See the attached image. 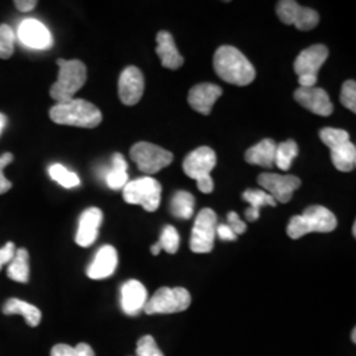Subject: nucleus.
Returning <instances> with one entry per match:
<instances>
[{
    "label": "nucleus",
    "mask_w": 356,
    "mask_h": 356,
    "mask_svg": "<svg viewBox=\"0 0 356 356\" xmlns=\"http://www.w3.org/2000/svg\"><path fill=\"white\" fill-rule=\"evenodd\" d=\"M331 160L334 166L341 172H351L356 166V148L351 141L331 148Z\"/></svg>",
    "instance_id": "nucleus-24"
},
{
    "label": "nucleus",
    "mask_w": 356,
    "mask_h": 356,
    "mask_svg": "<svg viewBox=\"0 0 356 356\" xmlns=\"http://www.w3.org/2000/svg\"><path fill=\"white\" fill-rule=\"evenodd\" d=\"M118 267V252L113 245H103L95 254L86 273L91 280H103L110 277Z\"/></svg>",
    "instance_id": "nucleus-19"
},
{
    "label": "nucleus",
    "mask_w": 356,
    "mask_h": 356,
    "mask_svg": "<svg viewBox=\"0 0 356 356\" xmlns=\"http://www.w3.org/2000/svg\"><path fill=\"white\" fill-rule=\"evenodd\" d=\"M6 123H7V118L3 114H0V134H1L3 128L6 126Z\"/></svg>",
    "instance_id": "nucleus-43"
},
{
    "label": "nucleus",
    "mask_w": 356,
    "mask_h": 356,
    "mask_svg": "<svg viewBox=\"0 0 356 356\" xmlns=\"http://www.w3.org/2000/svg\"><path fill=\"white\" fill-rule=\"evenodd\" d=\"M15 6L22 13H31L38 6L36 0H16Z\"/></svg>",
    "instance_id": "nucleus-41"
},
{
    "label": "nucleus",
    "mask_w": 356,
    "mask_h": 356,
    "mask_svg": "<svg viewBox=\"0 0 356 356\" xmlns=\"http://www.w3.org/2000/svg\"><path fill=\"white\" fill-rule=\"evenodd\" d=\"M51 120L61 126L95 128L102 122V114L97 106L85 99H72L56 103L49 111Z\"/></svg>",
    "instance_id": "nucleus-2"
},
{
    "label": "nucleus",
    "mask_w": 356,
    "mask_h": 356,
    "mask_svg": "<svg viewBox=\"0 0 356 356\" xmlns=\"http://www.w3.org/2000/svg\"><path fill=\"white\" fill-rule=\"evenodd\" d=\"M136 356H164V354L159 348L152 335H144L138 342Z\"/></svg>",
    "instance_id": "nucleus-34"
},
{
    "label": "nucleus",
    "mask_w": 356,
    "mask_h": 356,
    "mask_svg": "<svg viewBox=\"0 0 356 356\" xmlns=\"http://www.w3.org/2000/svg\"><path fill=\"white\" fill-rule=\"evenodd\" d=\"M102 219V211L98 207H90L82 213L76 235V243L78 245L90 247L97 241Z\"/></svg>",
    "instance_id": "nucleus-17"
},
{
    "label": "nucleus",
    "mask_w": 356,
    "mask_h": 356,
    "mask_svg": "<svg viewBox=\"0 0 356 356\" xmlns=\"http://www.w3.org/2000/svg\"><path fill=\"white\" fill-rule=\"evenodd\" d=\"M194 204L195 200L189 191H176L170 201V211L177 218L191 219L194 213Z\"/></svg>",
    "instance_id": "nucleus-27"
},
{
    "label": "nucleus",
    "mask_w": 356,
    "mask_h": 356,
    "mask_svg": "<svg viewBox=\"0 0 356 356\" xmlns=\"http://www.w3.org/2000/svg\"><path fill=\"white\" fill-rule=\"evenodd\" d=\"M7 276L16 282L26 284L29 280V254L26 248H19L7 268Z\"/></svg>",
    "instance_id": "nucleus-26"
},
{
    "label": "nucleus",
    "mask_w": 356,
    "mask_h": 356,
    "mask_svg": "<svg viewBox=\"0 0 356 356\" xmlns=\"http://www.w3.org/2000/svg\"><path fill=\"white\" fill-rule=\"evenodd\" d=\"M127 161L120 153H115L113 156V166L106 175L107 186L113 191L123 189L128 182Z\"/></svg>",
    "instance_id": "nucleus-25"
},
{
    "label": "nucleus",
    "mask_w": 356,
    "mask_h": 356,
    "mask_svg": "<svg viewBox=\"0 0 356 356\" xmlns=\"http://www.w3.org/2000/svg\"><path fill=\"white\" fill-rule=\"evenodd\" d=\"M298 156V145L294 140H286L281 143L276 148L275 164L281 170H289L292 166L293 160Z\"/></svg>",
    "instance_id": "nucleus-28"
},
{
    "label": "nucleus",
    "mask_w": 356,
    "mask_h": 356,
    "mask_svg": "<svg viewBox=\"0 0 356 356\" xmlns=\"http://www.w3.org/2000/svg\"><path fill=\"white\" fill-rule=\"evenodd\" d=\"M243 200L247 201L248 204H251L247 210H245V218L250 222H254L259 219L260 216V209L264 206H270L275 207L276 206V201L268 194L267 191H245L243 193Z\"/></svg>",
    "instance_id": "nucleus-23"
},
{
    "label": "nucleus",
    "mask_w": 356,
    "mask_h": 356,
    "mask_svg": "<svg viewBox=\"0 0 356 356\" xmlns=\"http://www.w3.org/2000/svg\"><path fill=\"white\" fill-rule=\"evenodd\" d=\"M227 220H229L227 226H229V229H232V231L235 232V235H236V236L245 232L247 226H245V223H244L243 220H241V218H239V216H238L236 213H234V211L229 213V216H227Z\"/></svg>",
    "instance_id": "nucleus-37"
},
{
    "label": "nucleus",
    "mask_w": 356,
    "mask_h": 356,
    "mask_svg": "<svg viewBox=\"0 0 356 356\" xmlns=\"http://www.w3.org/2000/svg\"><path fill=\"white\" fill-rule=\"evenodd\" d=\"M161 245H160V243L157 242L156 244H153L152 247H151V252H152V254H154V256H157V254H160L161 252Z\"/></svg>",
    "instance_id": "nucleus-42"
},
{
    "label": "nucleus",
    "mask_w": 356,
    "mask_h": 356,
    "mask_svg": "<svg viewBox=\"0 0 356 356\" xmlns=\"http://www.w3.org/2000/svg\"><path fill=\"white\" fill-rule=\"evenodd\" d=\"M129 156L132 161H135L138 168L145 175H154L170 165L173 161L172 152L147 141L136 143L131 148Z\"/></svg>",
    "instance_id": "nucleus-8"
},
{
    "label": "nucleus",
    "mask_w": 356,
    "mask_h": 356,
    "mask_svg": "<svg viewBox=\"0 0 356 356\" xmlns=\"http://www.w3.org/2000/svg\"><path fill=\"white\" fill-rule=\"evenodd\" d=\"M216 152L209 147H200L186 156L182 168L188 177L197 181L200 178L210 176L211 170L216 168Z\"/></svg>",
    "instance_id": "nucleus-14"
},
{
    "label": "nucleus",
    "mask_w": 356,
    "mask_h": 356,
    "mask_svg": "<svg viewBox=\"0 0 356 356\" xmlns=\"http://www.w3.org/2000/svg\"><path fill=\"white\" fill-rule=\"evenodd\" d=\"M216 234L222 241H229V242H234L236 241V235L232 229H229L227 225H220L216 226Z\"/></svg>",
    "instance_id": "nucleus-39"
},
{
    "label": "nucleus",
    "mask_w": 356,
    "mask_h": 356,
    "mask_svg": "<svg viewBox=\"0 0 356 356\" xmlns=\"http://www.w3.org/2000/svg\"><path fill=\"white\" fill-rule=\"evenodd\" d=\"M218 218L211 209H204L195 218L191 231V250L194 254H209L214 248Z\"/></svg>",
    "instance_id": "nucleus-9"
},
{
    "label": "nucleus",
    "mask_w": 356,
    "mask_h": 356,
    "mask_svg": "<svg viewBox=\"0 0 356 356\" xmlns=\"http://www.w3.org/2000/svg\"><path fill=\"white\" fill-rule=\"evenodd\" d=\"M294 99L306 110L319 116H329L332 114V103L329 94L321 88H298L294 92Z\"/></svg>",
    "instance_id": "nucleus-15"
},
{
    "label": "nucleus",
    "mask_w": 356,
    "mask_h": 356,
    "mask_svg": "<svg viewBox=\"0 0 356 356\" xmlns=\"http://www.w3.org/2000/svg\"><path fill=\"white\" fill-rule=\"evenodd\" d=\"M49 176L53 181L58 182L61 186L67 188V189L76 188L79 185V177L76 176V173L70 172L69 169H66L61 164H53L49 168Z\"/></svg>",
    "instance_id": "nucleus-29"
},
{
    "label": "nucleus",
    "mask_w": 356,
    "mask_h": 356,
    "mask_svg": "<svg viewBox=\"0 0 356 356\" xmlns=\"http://www.w3.org/2000/svg\"><path fill=\"white\" fill-rule=\"evenodd\" d=\"M329 57V49L322 45H312L301 51L294 61V72L298 76L300 88H314L319 69Z\"/></svg>",
    "instance_id": "nucleus-5"
},
{
    "label": "nucleus",
    "mask_w": 356,
    "mask_h": 356,
    "mask_svg": "<svg viewBox=\"0 0 356 356\" xmlns=\"http://www.w3.org/2000/svg\"><path fill=\"white\" fill-rule=\"evenodd\" d=\"M341 102L346 108L356 113V83L355 81H346L341 91Z\"/></svg>",
    "instance_id": "nucleus-35"
},
{
    "label": "nucleus",
    "mask_w": 356,
    "mask_h": 356,
    "mask_svg": "<svg viewBox=\"0 0 356 356\" xmlns=\"http://www.w3.org/2000/svg\"><path fill=\"white\" fill-rule=\"evenodd\" d=\"M337 218L323 206H310L301 216H293L286 227V234L292 239H300L310 232H331L337 229Z\"/></svg>",
    "instance_id": "nucleus-4"
},
{
    "label": "nucleus",
    "mask_w": 356,
    "mask_h": 356,
    "mask_svg": "<svg viewBox=\"0 0 356 356\" xmlns=\"http://www.w3.org/2000/svg\"><path fill=\"white\" fill-rule=\"evenodd\" d=\"M159 243H160L161 248L168 254H176L178 247H179V235H178L177 229H175L173 226H165L161 232Z\"/></svg>",
    "instance_id": "nucleus-33"
},
{
    "label": "nucleus",
    "mask_w": 356,
    "mask_h": 356,
    "mask_svg": "<svg viewBox=\"0 0 356 356\" xmlns=\"http://www.w3.org/2000/svg\"><path fill=\"white\" fill-rule=\"evenodd\" d=\"M15 32L7 24L0 26V58L7 60L15 51Z\"/></svg>",
    "instance_id": "nucleus-31"
},
{
    "label": "nucleus",
    "mask_w": 356,
    "mask_h": 356,
    "mask_svg": "<svg viewBox=\"0 0 356 356\" xmlns=\"http://www.w3.org/2000/svg\"><path fill=\"white\" fill-rule=\"evenodd\" d=\"M276 13L284 24L294 26L300 31H310L319 23L317 11L302 7L293 0L279 1L276 6Z\"/></svg>",
    "instance_id": "nucleus-10"
},
{
    "label": "nucleus",
    "mask_w": 356,
    "mask_h": 356,
    "mask_svg": "<svg viewBox=\"0 0 356 356\" xmlns=\"http://www.w3.org/2000/svg\"><path fill=\"white\" fill-rule=\"evenodd\" d=\"M197 186H198L200 191H202L204 194H209V193L214 191V181H213L211 176L200 178V179H197Z\"/></svg>",
    "instance_id": "nucleus-40"
},
{
    "label": "nucleus",
    "mask_w": 356,
    "mask_h": 356,
    "mask_svg": "<svg viewBox=\"0 0 356 356\" xmlns=\"http://www.w3.org/2000/svg\"><path fill=\"white\" fill-rule=\"evenodd\" d=\"M163 188L157 179L143 177L127 182L123 188V198L127 204H140L144 210L153 213L159 209Z\"/></svg>",
    "instance_id": "nucleus-6"
},
{
    "label": "nucleus",
    "mask_w": 356,
    "mask_h": 356,
    "mask_svg": "<svg viewBox=\"0 0 356 356\" xmlns=\"http://www.w3.org/2000/svg\"><path fill=\"white\" fill-rule=\"evenodd\" d=\"M156 41H157L156 51H157V56L160 57V61L164 67L170 69V70H176L184 65V57L177 51L175 38L169 32L160 31L157 33Z\"/></svg>",
    "instance_id": "nucleus-20"
},
{
    "label": "nucleus",
    "mask_w": 356,
    "mask_h": 356,
    "mask_svg": "<svg viewBox=\"0 0 356 356\" xmlns=\"http://www.w3.org/2000/svg\"><path fill=\"white\" fill-rule=\"evenodd\" d=\"M3 313L6 316H22L26 319V325L31 327H36L41 321V312L35 305H31L26 301L19 298H11L3 306Z\"/></svg>",
    "instance_id": "nucleus-22"
},
{
    "label": "nucleus",
    "mask_w": 356,
    "mask_h": 356,
    "mask_svg": "<svg viewBox=\"0 0 356 356\" xmlns=\"http://www.w3.org/2000/svg\"><path fill=\"white\" fill-rule=\"evenodd\" d=\"M17 38L28 49L47 51L53 45L51 31L36 19H26L20 23Z\"/></svg>",
    "instance_id": "nucleus-12"
},
{
    "label": "nucleus",
    "mask_w": 356,
    "mask_h": 356,
    "mask_svg": "<svg viewBox=\"0 0 356 356\" xmlns=\"http://www.w3.org/2000/svg\"><path fill=\"white\" fill-rule=\"evenodd\" d=\"M13 153L6 152L3 156H0V194H4L13 188L11 181H8L4 176V168L13 163Z\"/></svg>",
    "instance_id": "nucleus-36"
},
{
    "label": "nucleus",
    "mask_w": 356,
    "mask_h": 356,
    "mask_svg": "<svg viewBox=\"0 0 356 356\" xmlns=\"http://www.w3.org/2000/svg\"><path fill=\"white\" fill-rule=\"evenodd\" d=\"M51 356H95V353L88 343L76 344V347L60 343L51 348Z\"/></svg>",
    "instance_id": "nucleus-30"
},
{
    "label": "nucleus",
    "mask_w": 356,
    "mask_h": 356,
    "mask_svg": "<svg viewBox=\"0 0 356 356\" xmlns=\"http://www.w3.org/2000/svg\"><path fill=\"white\" fill-rule=\"evenodd\" d=\"M148 301L145 286L140 281L129 280L123 284L120 291V305L127 316H138Z\"/></svg>",
    "instance_id": "nucleus-16"
},
{
    "label": "nucleus",
    "mask_w": 356,
    "mask_h": 356,
    "mask_svg": "<svg viewBox=\"0 0 356 356\" xmlns=\"http://www.w3.org/2000/svg\"><path fill=\"white\" fill-rule=\"evenodd\" d=\"M15 252H16V248H15V244L13 242H8L4 247L0 248V270H1L3 266L10 264L13 261Z\"/></svg>",
    "instance_id": "nucleus-38"
},
{
    "label": "nucleus",
    "mask_w": 356,
    "mask_h": 356,
    "mask_svg": "<svg viewBox=\"0 0 356 356\" xmlns=\"http://www.w3.org/2000/svg\"><path fill=\"white\" fill-rule=\"evenodd\" d=\"M319 138L330 149L350 140L348 134L344 129H339V128H323L319 131Z\"/></svg>",
    "instance_id": "nucleus-32"
},
{
    "label": "nucleus",
    "mask_w": 356,
    "mask_h": 356,
    "mask_svg": "<svg viewBox=\"0 0 356 356\" xmlns=\"http://www.w3.org/2000/svg\"><path fill=\"white\" fill-rule=\"evenodd\" d=\"M356 330L355 329H354V330H353V342H354V343H355L356 342Z\"/></svg>",
    "instance_id": "nucleus-44"
},
{
    "label": "nucleus",
    "mask_w": 356,
    "mask_h": 356,
    "mask_svg": "<svg viewBox=\"0 0 356 356\" xmlns=\"http://www.w3.org/2000/svg\"><path fill=\"white\" fill-rule=\"evenodd\" d=\"M257 182L276 202L280 204H288L292 200L293 193L301 186L300 178L275 173H261L257 178Z\"/></svg>",
    "instance_id": "nucleus-11"
},
{
    "label": "nucleus",
    "mask_w": 356,
    "mask_h": 356,
    "mask_svg": "<svg viewBox=\"0 0 356 356\" xmlns=\"http://www.w3.org/2000/svg\"><path fill=\"white\" fill-rule=\"evenodd\" d=\"M277 144L272 139H264L247 149L244 153V160L251 165L263 166V168H272L275 164Z\"/></svg>",
    "instance_id": "nucleus-21"
},
{
    "label": "nucleus",
    "mask_w": 356,
    "mask_h": 356,
    "mask_svg": "<svg viewBox=\"0 0 356 356\" xmlns=\"http://www.w3.org/2000/svg\"><path fill=\"white\" fill-rule=\"evenodd\" d=\"M118 92L120 101L126 106H134L139 102L144 94V76L136 66H128L126 67L118 85Z\"/></svg>",
    "instance_id": "nucleus-13"
},
{
    "label": "nucleus",
    "mask_w": 356,
    "mask_h": 356,
    "mask_svg": "<svg viewBox=\"0 0 356 356\" xmlns=\"http://www.w3.org/2000/svg\"><path fill=\"white\" fill-rule=\"evenodd\" d=\"M60 67L58 78L51 88V97L57 103L67 102L74 99V95L86 83L88 70L83 63L78 60H64L57 61Z\"/></svg>",
    "instance_id": "nucleus-3"
},
{
    "label": "nucleus",
    "mask_w": 356,
    "mask_h": 356,
    "mask_svg": "<svg viewBox=\"0 0 356 356\" xmlns=\"http://www.w3.org/2000/svg\"><path fill=\"white\" fill-rule=\"evenodd\" d=\"M191 304V293L185 288H160L147 301L144 312L152 314H172L186 310Z\"/></svg>",
    "instance_id": "nucleus-7"
},
{
    "label": "nucleus",
    "mask_w": 356,
    "mask_h": 356,
    "mask_svg": "<svg viewBox=\"0 0 356 356\" xmlns=\"http://www.w3.org/2000/svg\"><path fill=\"white\" fill-rule=\"evenodd\" d=\"M214 70L223 81L236 86L250 85L256 76L254 65L234 47L223 45L214 54Z\"/></svg>",
    "instance_id": "nucleus-1"
},
{
    "label": "nucleus",
    "mask_w": 356,
    "mask_h": 356,
    "mask_svg": "<svg viewBox=\"0 0 356 356\" xmlns=\"http://www.w3.org/2000/svg\"><path fill=\"white\" fill-rule=\"evenodd\" d=\"M223 94L220 86L214 83H200L189 91V104L197 113L209 115L218 98Z\"/></svg>",
    "instance_id": "nucleus-18"
}]
</instances>
